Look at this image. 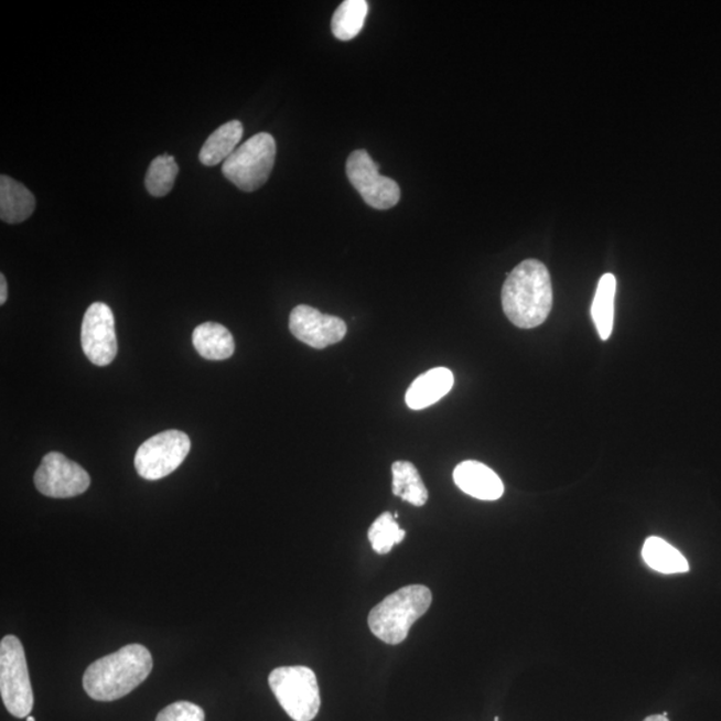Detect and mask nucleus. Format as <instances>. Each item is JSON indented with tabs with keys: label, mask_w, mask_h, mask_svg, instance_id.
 I'll return each mask as SVG.
<instances>
[{
	"label": "nucleus",
	"mask_w": 721,
	"mask_h": 721,
	"mask_svg": "<svg viewBox=\"0 0 721 721\" xmlns=\"http://www.w3.org/2000/svg\"><path fill=\"white\" fill-rule=\"evenodd\" d=\"M193 345L201 357L211 360L230 358L236 351L233 335L224 325L205 322L193 333Z\"/></svg>",
	"instance_id": "nucleus-15"
},
{
	"label": "nucleus",
	"mask_w": 721,
	"mask_h": 721,
	"mask_svg": "<svg viewBox=\"0 0 721 721\" xmlns=\"http://www.w3.org/2000/svg\"><path fill=\"white\" fill-rule=\"evenodd\" d=\"M369 3L366 0H345L332 18V33L340 41H352L364 29Z\"/></svg>",
	"instance_id": "nucleus-20"
},
{
	"label": "nucleus",
	"mask_w": 721,
	"mask_h": 721,
	"mask_svg": "<svg viewBox=\"0 0 721 721\" xmlns=\"http://www.w3.org/2000/svg\"><path fill=\"white\" fill-rule=\"evenodd\" d=\"M643 559L649 568L664 574L689 571V564L685 556L660 537H649L644 542Z\"/></svg>",
	"instance_id": "nucleus-18"
},
{
	"label": "nucleus",
	"mask_w": 721,
	"mask_h": 721,
	"mask_svg": "<svg viewBox=\"0 0 721 721\" xmlns=\"http://www.w3.org/2000/svg\"><path fill=\"white\" fill-rule=\"evenodd\" d=\"M8 281H6L4 275L0 276V303L4 305L6 301H8Z\"/></svg>",
	"instance_id": "nucleus-24"
},
{
	"label": "nucleus",
	"mask_w": 721,
	"mask_h": 721,
	"mask_svg": "<svg viewBox=\"0 0 721 721\" xmlns=\"http://www.w3.org/2000/svg\"><path fill=\"white\" fill-rule=\"evenodd\" d=\"M155 721H205V711L189 701H176L163 708Z\"/></svg>",
	"instance_id": "nucleus-23"
},
{
	"label": "nucleus",
	"mask_w": 721,
	"mask_h": 721,
	"mask_svg": "<svg viewBox=\"0 0 721 721\" xmlns=\"http://www.w3.org/2000/svg\"><path fill=\"white\" fill-rule=\"evenodd\" d=\"M616 277L606 273L600 278L596 294L592 303V320L601 340L606 341L613 331L615 320Z\"/></svg>",
	"instance_id": "nucleus-17"
},
{
	"label": "nucleus",
	"mask_w": 721,
	"mask_h": 721,
	"mask_svg": "<svg viewBox=\"0 0 721 721\" xmlns=\"http://www.w3.org/2000/svg\"><path fill=\"white\" fill-rule=\"evenodd\" d=\"M289 327L297 340L314 349H325L327 346L341 343L347 332L344 320L322 314L320 310L309 305L293 309Z\"/></svg>",
	"instance_id": "nucleus-11"
},
{
	"label": "nucleus",
	"mask_w": 721,
	"mask_h": 721,
	"mask_svg": "<svg viewBox=\"0 0 721 721\" xmlns=\"http://www.w3.org/2000/svg\"><path fill=\"white\" fill-rule=\"evenodd\" d=\"M455 485L474 498L495 502L504 495V484L496 472L478 461H464L453 472Z\"/></svg>",
	"instance_id": "nucleus-12"
},
{
	"label": "nucleus",
	"mask_w": 721,
	"mask_h": 721,
	"mask_svg": "<svg viewBox=\"0 0 721 721\" xmlns=\"http://www.w3.org/2000/svg\"><path fill=\"white\" fill-rule=\"evenodd\" d=\"M151 670L153 656L150 650L141 644H129L94 661L84 675V688L94 700H118L142 685Z\"/></svg>",
	"instance_id": "nucleus-2"
},
{
	"label": "nucleus",
	"mask_w": 721,
	"mask_h": 721,
	"mask_svg": "<svg viewBox=\"0 0 721 721\" xmlns=\"http://www.w3.org/2000/svg\"><path fill=\"white\" fill-rule=\"evenodd\" d=\"M179 172L180 168L179 164H176L174 157H157L155 160L150 163L147 180H144V185H147L148 192L153 195V197H164V195L172 192Z\"/></svg>",
	"instance_id": "nucleus-21"
},
{
	"label": "nucleus",
	"mask_w": 721,
	"mask_h": 721,
	"mask_svg": "<svg viewBox=\"0 0 721 721\" xmlns=\"http://www.w3.org/2000/svg\"><path fill=\"white\" fill-rule=\"evenodd\" d=\"M454 384L453 373L446 368H434L416 378L405 396L410 409L421 410L445 397Z\"/></svg>",
	"instance_id": "nucleus-13"
},
{
	"label": "nucleus",
	"mask_w": 721,
	"mask_h": 721,
	"mask_svg": "<svg viewBox=\"0 0 721 721\" xmlns=\"http://www.w3.org/2000/svg\"><path fill=\"white\" fill-rule=\"evenodd\" d=\"M269 686L283 711L294 721H312L318 717L320 687L312 669L302 666L277 668L269 676Z\"/></svg>",
	"instance_id": "nucleus-5"
},
{
	"label": "nucleus",
	"mask_w": 721,
	"mask_h": 721,
	"mask_svg": "<svg viewBox=\"0 0 721 721\" xmlns=\"http://www.w3.org/2000/svg\"><path fill=\"white\" fill-rule=\"evenodd\" d=\"M426 585H408L389 594L369 613V628L379 641L397 645L407 641L410 628L432 604Z\"/></svg>",
	"instance_id": "nucleus-3"
},
{
	"label": "nucleus",
	"mask_w": 721,
	"mask_h": 721,
	"mask_svg": "<svg viewBox=\"0 0 721 721\" xmlns=\"http://www.w3.org/2000/svg\"><path fill=\"white\" fill-rule=\"evenodd\" d=\"M277 144L273 136L259 132L234 151L224 162L223 173L243 192L251 193L268 182L275 168Z\"/></svg>",
	"instance_id": "nucleus-4"
},
{
	"label": "nucleus",
	"mask_w": 721,
	"mask_h": 721,
	"mask_svg": "<svg viewBox=\"0 0 721 721\" xmlns=\"http://www.w3.org/2000/svg\"><path fill=\"white\" fill-rule=\"evenodd\" d=\"M405 536H407V532L400 528V525H398L395 516L390 512H385V514L379 516L372 524L368 532L372 548L378 555L389 553L396 544L402 542Z\"/></svg>",
	"instance_id": "nucleus-22"
},
{
	"label": "nucleus",
	"mask_w": 721,
	"mask_h": 721,
	"mask_svg": "<svg viewBox=\"0 0 721 721\" xmlns=\"http://www.w3.org/2000/svg\"><path fill=\"white\" fill-rule=\"evenodd\" d=\"M244 136V126L239 120H230L207 138L200 151V161L205 166H217L225 162L238 148Z\"/></svg>",
	"instance_id": "nucleus-16"
},
{
	"label": "nucleus",
	"mask_w": 721,
	"mask_h": 721,
	"mask_svg": "<svg viewBox=\"0 0 721 721\" xmlns=\"http://www.w3.org/2000/svg\"><path fill=\"white\" fill-rule=\"evenodd\" d=\"M82 347L88 360L107 366L117 357L118 343L112 310L103 302L88 306L82 322Z\"/></svg>",
	"instance_id": "nucleus-10"
},
{
	"label": "nucleus",
	"mask_w": 721,
	"mask_h": 721,
	"mask_svg": "<svg viewBox=\"0 0 721 721\" xmlns=\"http://www.w3.org/2000/svg\"><path fill=\"white\" fill-rule=\"evenodd\" d=\"M503 309L512 324L534 329L547 321L553 306L552 280L537 259H527L510 271L502 292Z\"/></svg>",
	"instance_id": "nucleus-1"
},
{
	"label": "nucleus",
	"mask_w": 721,
	"mask_h": 721,
	"mask_svg": "<svg viewBox=\"0 0 721 721\" xmlns=\"http://www.w3.org/2000/svg\"><path fill=\"white\" fill-rule=\"evenodd\" d=\"M192 448L186 433L166 430L144 441L136 454V470L144 480L155 481L168 477L186 460Z\"/></svg>",
	"instance_id": "nucleus-7"
},
{
	"label": "nucleus",
	"mask_w": 721,
	"mask_h": 721,
	"mask_svg": "<svg viewBox=\"0 0 721 721\" xmlns=\"http://www.w3.org/2000/svg\"><path fill=\"white\" fill-rule=\"evenodd\" d=\"M26 719H28V721H35V719L33 717H29Z\"/></svg>",
	"instance_id": "nucleus-26"
},
{
	"label": "nucleus",
	"mask_w": 721,
	"mask_h": 721,
	"mask_svg": "<svg viewBox=\"0 0 721 721\" xmlns=\"http://www.w3.org/2000/svg\"><path fill=\"white\" fill-rule=\"evenodd\" d=\"M394 474V495L403 502L423 507L428 502V489L417 467L409 461H396L391 465Z\"/></svg>",
	"instance_id": "nucleus-19"
},
{
	"label": "nucleus",
	"mask_w": 721,
	"mask_h": 721,
	"mask_svg": "<svg viewBox=\"0 0 721 721\" xmlns=\"http://www.w3.org/2000/svg\"><path fill=\"white\" fill-rule=\"evenodd\" d=\"M34 481L36 489L52 498L79 496L92 484L90 474L84 467L58 452L44 455Z\"/></svg>",
	"instance_id": "nucleus-9"
},
{
	"label": "nucleus",
	"mask_w": 721,
	"mask_h": 721,
	"mask_svg": "<svg viewBox=\"0 0 721 721\" xmlns=\"http://www.w3.org/2000/svg\"><path fill=\"white\" fill-rule=\"evenodd\" d=\"M495 721H499V719H498V718H496V719H495Z\"/></svg>",
	"instance_id": "nucleus-27"
},
{
	"label": "nucleus",
	"mask_w": 721,
	"mask_h": 721,
	"mask_svg": "<svg viewBox=\"0 0 721 721\" xmlns=\"http://www.w3.org/2000/svg\"><path fill=\"white\" fill-rule=\"evenodd\" d=\"M644 721H669L664 714H654V717H648Z\"/></svg>",
	"instance_id": "nucleus-25"
},
{
	"label": "nucleus",
	"mask_w": 721,
	"mask_h": 721,
	"mask_svg": "<svg viewBox=\"0 0 721 721\" xmlns=\"http://www.w3.org/2000/svg\"><path fill=\"white\" fill-rule=\"evenodd\" d=\"M0 695L12 717L29 718L34 708L26 654L17 636H6L0 642Z\"/></svg>",
	"instance_id": "nucleus-6"
},
{
	"label": "nucleus",
	"mask_w": 721,
	"mask_h": 721,
	"mask_svg": "<svg viewBox=\"0 0 721 721\" xmlns=\"http://www.w3.org/2000/svg\"><path fill=\"white\" fill-rule=\"evenodd\" d=\"M36 206L34 194L21 182L2 175L0 179V218L6 224H21L33 215Z\"/></svg>",
	"instance_id": "nucleus-14"
},
{
	"label": "nucleus",
	"mask_w": 721,
	"mask_h": 721,
	"mask_svg": "<svg viewBox=\"0 0 721 721\" xmlns=\"http://www.w3.org/2000/svg\"><path fill=\"white\" fill-rule=\"evenodd\" d=\"M346 174L366 204L377 211L395 207L401 198V190L394 180L378 172V164L368 151L356 150L347 158Z\"/></svg>",
	"instance_id": "nucleus-8"
}]
</instances>
